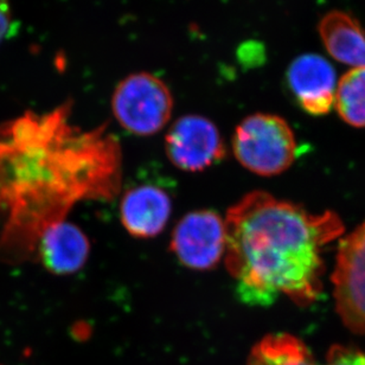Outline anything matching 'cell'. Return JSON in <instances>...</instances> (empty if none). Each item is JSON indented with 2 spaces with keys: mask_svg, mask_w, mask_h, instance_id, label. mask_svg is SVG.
Wrapping results in <instances>:
<instances>
[{
  "mask_svg": "<svg viewBox=\"0 0 365 365\" xmlns=\"http://www.w3.org/2000/svg\"><path fill=\"white\" fill-rule=\"evenodd\" d=\"M227 248L225 218L217 211H191L173 229L170 250L184 267L210 271L225 260Z\"/></svg>",
  "mask_w": 365,
  "mask_h": 365,
  "instance_id": "5b68a950",
  "label": "cell"
},
{
  "mask_svg": "<svg viewBox=\"0 0 365 365\" xmlns=\"http://www.w3.org/2000/svg\"><path fill=\"white\" fill-rule=\"evenodd\" d=\"M225 218V268L243 304L267 307L281 295L299 307L316 302L325 272L322 253L344 232L336 212L311 214L257 190L229 207Z\"/></svg>",
  "mask_w": 365,
  "mask_h": 365,
  "instance_id": "7a4b0ae2",
  "label": "cell"
},
{
  "mask_svg": "<svg viewBox=\"0 0 365 365\" xmlns=\"http://www.w3.org/2000/svg\"><path fill=\"white\" fill-rule=\"evenodd\" d=\"M295 135L281 116L255 113L236 127L232 152L237 162L257 176H277L297 158Z\"/></svg>",
  "mask_w": 365,
  "mask_h": 365,
  "instance_id": "3957f363",
  "label": "cell"
},
{
  "mask_svg": "<svg viewBox=\"0 0 365 365\" xmlns=\"http://www.w3.org/2000/svg\"><path fill=\"white\" fill-rule=\"evenodd\" d=\"M246 365H320L309 348L289 334H268L250 350ZM322 365H365V354L357 349L334 345Z\"/></svg>",
  "mask_w": 365,
  "mask_h": 365,
  "instance_id": "30bf717a",
  "label": "cell"
},
{
  "mask_svg": "<svg viewBox=\"0 0 365 365\" xmlns=\"http://www.w3.org/2000/svg\"><path fill=\"white\" fill-rule=\"evenodd\" d=\"M170 162L185 173H202L225 157V145L217 126L205 116L184 115L165 138Z\"/></svg>",
  "mask_w": 365,
  "mask_h": 365,
  "instance_id": "52a82bcc",
  "label": "cell"
},
{
  "mask_svg": "<svg viewBox=\"0 0 365 365\" xmlns=\"http://www.w3.org/2000/svg\"><path fill=\"white\" fill-rule=\"evenodd\" d=\"M173 200L165 190L152 184L133 186L120 202V220L123 228L137 239L158 236L169 223Z\"/></svg>",
  "mask_w": 365,
  "mask_h": 365,
  "instance_id": "9c48e42d",
  "label": "cell"
},
{
  "mask_svg": "<svg viewBox=\"0 0 365 365\" xmlns=\"http://www.w3.org/2000/svg\"><path fill=\"white\" fill-rule=\"evenodd\" d=\"M41 260L49 271L71 274L85 266L91 252L88 237L78 225L67 221L50 225L39 239Z\"/></svg>",
  "mask_w": 365,
  "mask_h": 365,
  "instance_id": "8fae6325",
  "label": "cell"
},
{
  "mask_svg": "<svg viewBox=\"0 0 365 365\" xmlns=\"http://www.w3.org/2000/svg\"><path fill=\"white\" fill-rule=\"evenodd\" d=\"M71 105L29 113L0 127L3 246L35 250L50 225L83 200H112L121 190L123 152L106 126L82 130Z\"/></svg>",
  "mask_w": 365,
  "mask_h": 365,
  "instance_id": "6da1fadb",
  "label": "cell"
},
{
  "mask_svg": "<svg viewBox=\"0 0 365 365\" xmlns=\"http://www.w3.org/2000/svg\"><path fill=\"white\" fill-rule=\"evenodd\" d=\"M287 85L295 100L309 115L322 116L334 108L337 75L320 55L304 53L288 67Z\"/></svg>",
  "mask_w": 365,
  "mask_h": 365,
  "instance_id": "ba28073f",
  "label": "cell"
},
{
  "mask_svg": "<svg viewBox=\"0 0 365 365\" xmlns=\"http://www.w3.org/2000/svg\"><path fill=\"white\" fill-rule=\"evenodd\" d=\"M14 30V21L9 0H0V43L7 38Z\"/></svg>",
  "mask_w": 365,
  "mask_h": 365,
  "instance_id": "5bb4252c",
  "label": "cell"
},
{
  "mask_svg": "<svg viewBox=\"0 0 365 365\" xmlns=\"http://www.w3.org/2000/svg\"><path fill=\"white\" fill-rule=\"evenodd\" d=\"M334 105L345 123L365 128V67L354 68L341 78Z\"/></svg>",
  "mask_w": 365,
  "mask_h": 365,
  "instance_id": "4fadbf2b",
  "label": "cell"
},
{
  "mask_svg": "<svg viewBox=\"0 0 365 365\" xmlns=\"http://www.w3.org/2000/svg\"><path fill=\"white\" fill-rule=\"evenodd\" d=\"M332 282L336 309L345 327L365 334V222L341 240Z\"/></svg>",
  "mask_w": 365,
  "mask_h": 365,
  "instance_id": "8992f818",
  "label": "cell"
},
{
  "mask_svg": "<svg viewBox=\"0 0 365 365\" xmlns=\"http://www.w3.org/2000/svg\"><path fill=\"white\" fill-rule=\"evenodd\" d=\"M320 38L334 60L352 67H365V31L351 14L332 11L320 21Z\"/></svg>",
  "mask_w": 365,
  "mask_h": 365,
  "instance_id": "7c38bea8",
  "label": "cell"
},
{
  "mask_svg": "<svg viewBox=\"0 0 365 365\" xmlns=\"http://www.w3.org/2000/svg\"><path fill=\"white\" fill-rule=\"evenodd\" d=\"M173 98L169 87L150 73H135L123 78L112 96V112L127 132L150 137L169 123Z\"/></svg>",
  "mask_w": 365,
  "mask_h": 365,
  "instance_id": "277c9868",
  "label": "cell"
}]
</instances>
